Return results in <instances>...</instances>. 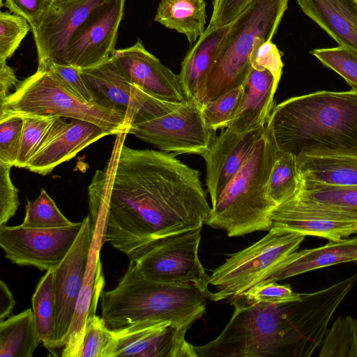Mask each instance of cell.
<instances>
[{
  "instance_id": "29",
  "label": "cell",
  "mask_w": 357,
  "mask_h": 357,
  "mask_svg": "<svg viewBox=\"0 0 357 357\" xmlns=\"http://www.w3.org/2000/svg\"><path fill=\"white\" fill-rule=\"evenodd\" d=\"M54 269L47 271L38 282L32 296L31 305L40 342L53 356L56 331V297Z\"/></svg>"
},
{
  "instance_id": "2",
  "label": "cell",
  "mask_w": 357,
  "mask_h": 357,
  "mask_svg": "<svg viewBox=\"0 0 357 357\" xmlns=\"http://www.w3.org/2000/svg\"><path fill=\"white\" fill-rule=\"evenodd\" d=\"M357 273L283 304L227 300L234 313L214 340L195 346L197 357H308L321 346L338 306Z\"/></svg>"
},
{
  "instance_id": "12",
  "label": "cell",
  "mask_w": 357,
  "mask_h": 357,
  "mask_svg": "<svg viewBox=\"0 0 357 357\" xmlns=\"http://www.w3.org/2000/svg\"><path fill=\"white\" fill-rule=\"evenodd\" d=\"M107 0H54L39 22L31 28L38 68L66 65L70 39L91 13Z\"/></svg>"
},
{
  "instance_id": "28",
  "label": "cell",
  "mask_w": 357,
  "mask_h": 357,
  "mask_svg": "<svg viewBox=\"0 0 357 357\" xmlns=\"http://www.w3.org/2000/svg\"><path fill=\"white\" fill-rule=\"evenodd\" d=\"M40 342L32 309L0 323V357H32Z\"/></svg>"
},
{
  "instance_id": "25",
  "label": "cell",
  "mask_w": 357,
  "mask_h": 357,
  "mask_svg": "<svg viewBox=\"0 0 357 357\" xmlns=\"http://www.w3.org/2000/svg\"><path fill=\"white\" fill-rule=\"evenodd\" d=\"M296 159L300 180L357 186V156L303 155Z\"/></svg>"
},
{
  "instance_id": "4",
  "label": "cell",
  "mask_w": 357,
  "mask_h": 357,
  "mask_svg": "<svg viewBox=\"0 0 357 357\" xmlns=\"http://www.w3.org/2000/svg\"><path fill=\"white\" fill-rule=\"evenodd\" d=\"M207 297L194 285L147 280L130 261L116 287L102 291L101 317L111 330L146 319L169 321L188 330L205 313Z\"/></svg>"
},
{
  "instance_id": "26",
  "label": "cell",
  "mask_w": 357,
  "mask_h": 357,
  "mask_svg": "<svg viewBox=\"0 0 357 357\" xmlns=\"http://www.w3.org/2000/svg\"><path fill=\"white\" fill-rule=\"evenodd\" d=\"M206 6L204 0H161L154 21L183 34L192 44L206 30Z\"/></svg>"
},
{
  "instance_id": "38",
  "label": "cell",
  "mask_w": 357,
  "mask_h": 357,
  "mask_svg": "<svg viewBox=\"0 0 357 357\" xmlns=\"http://www.w3.org/2000/svg\"><path fill=\"white\" fill-rule=\"evenodd\" d=\"M31 26L17 14L0 13V63H6L19 47Z\"/></svg>"
},
{
  "instance_id": "5",
  "label": "cell",
  "mask_w": 357,
  "mask_h": 357,
  "mask_svg": "<svg viewBox=\"0 0 357 357\" xmlns=\"http://www.w3.org/2000/svg\"><path fill=\"white\" fill-rule=\"evenodd\" d=\"M280 151L267 126L249 158L211 205L206 225L229 237L269 231L270 213L276 206L267 196L269 176Z\"/></svg>"
},
{
  "instance_id": "44",
  "label": "cell",
  "mask_w": 357,
  "mask_h": 357,
  "mask_svg": "<svg viewBox=\"0 0 357 357\" xmlns=\"http://www.w3.org/2000/svg\"><path fill=\"white\" fill-rule=\"evenodd\" d=\"M252 0H213V10L206 29L229 25Z\"/></svg>"
},
{
  "instance_id": "20",
  "label": "cell",
  "mask_w": 357,
  "mask_h": 357,
  "mask_svg": "<svg viewBox=\"0 0 357 357\" xmlns=\"http://www.w3.org/2000/svg\"><path fill=\"white\" fill-rule=\"evenodd\" d=\"M102 245V231L94 228V236L84 282L79 294L67 340L62 349L63 357H79L87 319L89 316L96 314L105 284L100 261V250Z\"/></svg>"
},
{
  "instance_id": "42",
  "label": "cell",
  "mask_w": 357,
  "mask_h": 357,
  "mask_svg": "<svg viewBox=\"0 0 357 357\" xmlns=\"http://www.w3.org/2000/svg\"><path fill=\"white\" fill-rule=\"evenodd\" d=\"M47 70L75 96L86 102L96 103L95 97L82 77L79 68L70 65L53 63Z\"/></svg>"
},
{
  "instance_id": "22",
  "label": "cell",
  "mask_w": 357,
  "mask_h": 357,
  "mask_svg": "<svg viewBox=\"0 0 357 357\" xmlns=\"http://www.w3.org/2000/svg\"><path fill=\"white\" fill-rule=\"evenodd\" d=\"M279 82L268 70L252 68L243 85L244 91L235 117L227 128L243 133L266 124Z\"/></svg>"
},
{
  "instance_id": "9",
  "label": "cell",
  "mask_w": 357,
  "mask_h": 357,
  "mask_svg": "<svg viewBox=\"0 0 357 357\" xmlns=\"http://www.w3.org/2000/svg\"><path fill=\"white\" fill-rule=\"evenodd\" d=\"M201 231L197 228L158 241L133 261L139 274L157 282L194 285L208 296L210 276L199 258Z\"/></svg>"
},
{
  "instance_id": "32",
  "label": "cell",
  "mask_w": 357,
  "mask_h": 357,
  "mask_svg": "<svg viewBox=\"0 0 357 357\" xmlns=\"http://www.w3.org/2000/svg\"><path fill=\"white\" fill-rule=\"evenodd\" d=\"M319 357H357V320L339 317L327 331Z\"/></svg>"
},
{
  "instance_id": "45",
  "label": "cell",
  "mask_w": 357,
  "mask_h": 357,
  "mask_svg": "<svg viewBox=\"0 0 357 357\" xmlns=\"http://www.w3.org/2000/svg\"><path fill=\"white\" fill-rule=\"evenodd\" d=\"M54 0H5L9 10L25 18L31 28L35 26Z\"/></svg>"
},
{
  "instance_id": "40",
  "label": "cell",
  "mask_w": 357,
  "mask_h": 357,
  "mask_svg": "<svg viewBox=\"0 0 357 357\" xmlns=\"http://www.w3.org/2000/svg\"><path fill=\"white\" fill-rule=\"evenodd\" d=\"M23 119L0 121V162L15 166L20 150Z\"/></svg>"
},
{
  "instance_id": "41",
  "label": "cell",
  "mask_w": 357,
  "mask_h": 357,
  "mask_svg": "<svg viewBox=\"0 0 357 357\" xmlns=\"http://www.w3.org/2000/svg\"><path fill=\"white\" fill-rule=\"evenodd\" d=\"M282 56V52L272 40L258 38L251 52L250 62L252 68L259 70H268L280 80L284 66Z\"/></svg>"
},
{
  "instance_id": "7",
  "label": "cell",
  "mask_w": 357,
  "mask_h": 357,
  "mask_svg": "<svg viewBox=\"0 0 357 357\" xmlns=\"http://www.w3.org/2000/svg\"><path fill=\"white\" fill-rule=\"evenodd\" d=\"M55 116L93 123L109 135L126 133L130 117L123 110L83 100L66 89L47 69L19 82L0 101V121L25 116Z\"/></svg>"
},
{
  "instance_id": "24",
  "label": "cell",
  "mask_w": 357,
  "mask_h": 357,
  "mask_svg": "<svg viewBox=\"0 0 357 357\" xmlns=\"http://www.w3.org/2000/svg\"><path fill=\"white\" fill-rule=\"evenodd\" d=\"M229 29V25L206 29L185 56L178 75L187 100L202 105L207 75Z\"/></svg>"
},
{
  "instance_id": "10",
  "label": "cell",
  "mask_w": 357,
  "mask_h": 357,
  "mask_svg": "<svg viewBox=\"0 0 357 357\" xmlns=\"http://www.w3.org/2000/svg\"><path fill=\"white\" fill-rule=\"evenodd\" d=\"M132 134L162 151L203 155L217 138L202 116V105L188 100L174 111L160 117L131 122L126 134Z\"/></svg>"
},
{
  "instance_id": "49",
  "label": "cell",
  "mask_w": 357,
  "mask_h": 357,
  "mask_svg": "<svg viewBox=\"0 0 357 357\" xmlns=\"http://www.w3.org/2000/svg\"><path fill=\"white\" fill-rule=\"evenodd\" d=\"M356 2H357V0H354Z\"/></svg>"
},
{
  "instance_id": "46",
  "label": "cell",
  "mask_w": 357,
  "mask_h": 357,
  "mask_svg": "<svg viewBox=\"0 0 357 357\" xmlns=\"http://www.w3.org/2000/svg\"><path fill=\"white\" fill-rule=\"evenodd\" d=\"M18 83L14 70L6 63H0V101L10 94V90Z\"/></svg>"
},
{
  "instance_id": "47",
  "label": "cell",
  "mask_w": 357,
  "mask_h": 357,
  "mask_svg": "<svg viewBox=\"0 0 357 357\" xmlns=\"http://www.w3.org/2000/svg\"><path fill=\"white\" fill-rule=\"evenodd\" d=\"M16 302L12 292L6 284L1 280L0 282V320L3 321L12 314Z\"/></svg>"
},
{
  "instance_id": "11",
  "label": "cell",
  "mask_w": 357,
  "mask_h": 357,
  "mask_svg": "<svg viewBox=\"0 0 357 357\" xmlns=\"http://www.w3.org/2000/svg\"><path fill=\"white\" fill-rule=\"evenodd\" d=\"M82 222L57 228L0 227V246L5 257L19 266L40 271L55 269L64 259L81 229Z\"/></svg>"
},
{
  "instance_id": "19",
  "label": "cell",
  "mask_w": 357,
  "mask_h": 357,
  "mask_svg": "<svg viewBox=\"0 0 357 357\" xmlns=\"http://www.w3.org/2000/svg\"><path fill=\"white\" fill-rule=\"evenodd\" d=\"M79 71L97 104L126 111L130 120L151 98V95L126 78L112 56L102 63Z\"/></svg>"
},
{
  "instance_id": "15",
  "label": "cell",
  "mask_w": 357,
  "mask_h": 357,
  "mask_svg": "<svg viewBox=\"0 0 357 357\" xmlns=\"http://www.w3.org/2000/svg\"><path fill=\"white\" fill-rule=\"evenodd\" d=\"M112 331L115 357H197L185 340L188 330L169 321L146 319Z\"/></svg>"
},
{
  "instance_id": "21",
  "label": "cell",
  "mask_w": 357,
  "mask_h": 357,
  "mask_svg": "<svg viewBox=\"0 0 357 357\" xmlns=\"http://www.w3.org/2000/svg\"><path fill=\"white\" fill-rule=\"evenodd\" d=\"M357 262V234L322 246L295 251L265 273L255 285L278 282L339 264Z\"/></svg>"
},
{
  "instance_id": "17",
  "label": "cell",
  "mask_w": 357,
  "mask_h": 357,
  "mask_svg": "<svg viewBox=\"0 0 357 357\" xmlns=\"http://www.w3.org/2000/svg\"><path fill=\"white\" fill-rule=\"evenodd\" d=\"M108 135L93 123L79 119L66 122L62 117L56 116L25 169L45 176L87 146Z\"/></svg>"
},
{
  "instance_id": "43",
  "label": "cell",
  "mask_w": 357,
  "mask_h": 357,
  "mask_svg": "<svg viewBox=\"0 0 357 357\" xmlns=\"http://www.w3.org/2000/svg\"><path fill=\"white\" fill-rule=\"evenodd\" d=\"M11 167L0 162V227L7 224L20 206L18 189L10 178Z\"/></svg>"
},
{
  "instance_id": "27",
  "label": "cell",
  "mask_w": 357,
  "mask_h": 357,
  "mask_svg": "<svg viewBox=\"0 0 357 357\" xmlns=\"http://www.w3.org/2000/svg\"><path fill=\"white\" fill-rule=\"evenodd\" d=\"M290 199L305 206L344 214L357 220V186L299 179V188Z\"/></svg>"
},
{
  "instance_id": "13",
  "label": "cell",
  "mask_w": 357,
  "mask_h": 357,
  "mask_svg": "<svg viewBox=\"0 0 357 357\" xmlns=\"http://www.w3.org/2000/svg\"><path fill=\"white\" fill-rule=\"evenodd\" d=\"M81 229L71 248L54 269L56 324L54 349L63 347L70 328L94 236L89 215L82 221Z\"/></svg>"
},
{
  "instance_id": "16",
  "label": "cell",
  "mask_w": 357,
  "mask_h": 357,
  "mask_svg": "<svg viewBox=\"0 0 357 357\" xmlns=\"http://www.w3.org/2000/svg\"><path fill=\"white\" fill-rule=\"evenodd\" d=\"M112 58L132 84L150 95L176 104L188 101L179 75L150 53L141 40L131 47L115 50Z\"/></svg>"
},
{
  "instance_id": "31",
  "label": "cell",
  "mask_w": 357,
  "mask_h": 357,
  "mask_svg": "<svg viewBox=\"0 0 357 357\" xmlns=\"http://www.w3.org/2000/svg\"><path fill=\"white\" fill-rule=\"evenodd\" d=\"M298 188L299 178L296 157L280 151L267 184L268 199L277 206L291 198Z\"/></svg>"
},
{
  "instance_id": "3",
  "label": "cell",
  "mask_w": 357,
  "mask_h": 357,
  "mask_svg": "<svg viewBox=\"0 0 357 357\" xmlns=\"http://www.w3.org/2000/svg\"><path fill=\"white\" fill-rule=\"evenodd\" d=\"M278 150L357 156V91H316L273 107L266 123Z\"/></svg>"
},
{
  "instance_id": "23",
  "label": "cell",
  "mask_w": 357,
  "mask_h": 357,
  "mask_svg": "<svg viewBox=\"0 0 357 357\" xmlns=\"http://www.w3.org/2000/svg\"><path fill=\"white\" fill-rule=\"evenodd\" d=\"M302 11L339 45L357 52V2L296 0Z\"/></svg>"
},
{
  "instance_id": "37",
  "label": "cell",
  "mask_w": 357,
  "mask_h": 357,
  "mask_svg": "<svg viewBox=\"0 0 357 357\" xmlns=\"http://www.w3.org/2000/svg\"><path fill=\"white\" fill-rule=\"evenodd\" d=\"M55 116H35L23 117V126L20 150L15 167L26 168L43 142Z\"/></svg>"
},
{
  "instance_id": "39",
  "label": "cell",
  "mask_w": 357,
  "mask_h": 357,
  "mask_svg": "<svg viewBox=\"0 0 357 357\" xmlns=\"http://www.w3.org/2000/svg\"><path fill=\"white\" fill-rule=\"evenodd\" d=\"M302 294L294 292L289 284H280L277 282H271L255 285L242 295L229 299H235L248 304H283L300 301L302 298Z\"/></svg>"
},
{
  "instance_id": "33",
  "label": "cell",
  "mask_w": 357,
  "mask_h": 357,
  "mask_svg": "<svg viewBox=\"0 0 357 357\" xmlns=\"http://www.w3.org/2000/svg\"><path fill=\"white\" fill-rule=\"evenodd\" d=\"M45 189L34 201L27 200L21 225L28 228H57L71 225Z\"/></svg>"
},
{
  "instance_id": "14",
  "label": "cell",
  "mask_w": 357,
  "mask_h": 357,
  "mask_svg": "<svg viewBox=\"0 0 357 357\" xmlns=\"http://www.w3.org/2000/svg\"><path fill=\"white\" fill-rule=\"evenodd\" d=\"M125 1L107 0L91 13L70 39L66 65L84 69L113 56Z\"/></svg>"
},
{
  "instance_id": "30",
  "label": "cell",
  "mask_w": 357,
  "mask_h": 357,
  "mask_svg": "<svg viewBox=\"0 0 357 357\" xmlns=\"http://www.w3.org/2000/svg\"><path fill=\"white\" fill-rule=\"evenodd\" d=\"M271 227L303 236L337 241L357 234V222L333 221L320 218L272 219Z\"/></svg>"
},
{
  "instance_id": "48",
  "label": "cell",
  "mask_w": 357,
  "mask_h": 357,
  "mask_svg": "<svg viewBox=\"0 0 357 357\" xmlns=\"http://www.w3.org/2000/svg\"><path fill=\"white\" fill-rule=\"evenodd\" d=\"M3 0H0V6L2 7L3 6Z\"/></svg>"
},
{
  "instance_id": "35",
  "label": "cell",
  "mask_w": 357,
  "mask_h": 357,
  "mask_svg": "<svg viewBox=\"0 0 357 357\" xmlns=\"http://www.w3.org/2000/svg\"><path fill=\"white\" fill-rule=\"evenodd\" d=\"M243 91L241 86L204 102L202 105V112L206 126L215 130L227 128L235 117Z\"/></svg>"
},
{
  "instance_id": "36",
  "label": "cell",
  "mask_w": 357,
  "mask_h": 357,
  "mask_svg": "<svg viewBox=\"0 0 357 357\" xmlns=\"http://www.w3.org/2000/svg\"><path fill=\"white\" fill-rule=\"evenodd\" d=\"M324 66L342 77L357 91V52L342 46L317 48L310 52Z\"/></svg>"
},
{
  "instance_id": "34",
  "label": "cell",
  "mask_w": 357,
  "mask_h": 357,
  "mask_svg": "<svg viewBox=\"0 0 357 357\" xmlns=\"http://www.w3.org/2000/svg\"><path fill=\"white\" fill-rule=\"evenodd\" d=\"M116 338L103 319L98 315L89 317L79 357H115Z\"/></svg>"
},
{
  "instance_id": "6",
  "label": "cell",
  "mask_w": 357,
  "mask_h": 357,
  "mask_svg": "<svg viewBox=\"0 0 357 357\" xmlns=\"http://www.w3.org/2000/svg\"><path fill=\"white\" fill-rule=\"evenodd\" d=\"M288 1L252 0L229 24L207 75L203 104L243 85L252 68L250 56L256 39L272 40Z\"/></svg>"
},
{
  "instance_id": "8",
  "label": "cell",
  "mask_w": 357,
  "mask_h": 357,
  "mask_svg": "<svg viewBox=\"0 0 357 357\" xmlns=\"http://www.w3.org/2000/svg\"><path fill=\"white\" fill-rule=\"evenodd\" d=\"M305 236L271 227L252 245L234 253L209 277L216 288L208 297L220 301L237 297L254 287L276 264L296 251Z\"/></svg>"
},
{
  "instance_id": "1",
  "label": "cell",
  "mask_w": 357,
  "mask_h": 357,
  "mask_svg": "<svg viewBox=\"0 0 357 357\" xmlns=\"http://www.w3.org/2000/svg\"><path fill=\"white\" fill-rule=\"evenodd\" d=\"M89 215L103 223L102 242L135 261L158 241L208 221L198 170L162 151L124 144L88 188Z\"/></svg>"
},
{
  "instance_id": "18",
  "label": "cell",
  "mask_w": 357,
  "mask_h": 357,
  "mask_svg": "<svg viewBox=\"0 0 357 357\" xmlns=\"http://www.w3.org/2000/svg\"><path fill=\"white\" fill-rule=\"evenodd\" d=\"M266 128V124L243 133L226 128L202 155L206 162V181L211 205L245 165Z\"/></svg>"
}]
</instances>
